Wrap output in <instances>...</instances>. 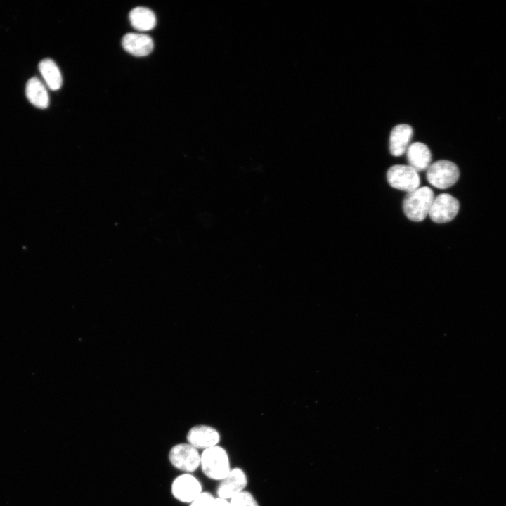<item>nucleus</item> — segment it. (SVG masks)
I'll return each instance as SVG.
<instances>
[{"label": "nucleus", "mask_w": 506, "mask_h": 506, "mask_svg": "<svg viewBox=\"0 0 506 506\" xmlns=\"http://www.w3.org/2000/svg\"><path fill=\"white\" fill-rule=\"evenodd\" d=\"M200 467L207 478L216 481L223 479L231 469L227 451L219 445L202 451Z\"/></svg>", "instance_id": "f257e3e1"}, {"label": "nucleus", "mask_w": 506, "mask_h": 506, "mask_svg": "<svg viewBox=\"0 0 506 506\" xmlns=\"http://www.w3.org/2000/svg\"><path fill=\"white\" fill-rule=\"evenodd\" d=\"M434 199V192L427 186L408 193L403 202L406 216L413 221H423L429 214Z\"/></svg>", "instance_id": "f03ea898"}, {"label": "nucleus", "mask_w": 506, "mask_h": 506, "mask_svg": "<svg viewBox=\"0 0 506 506\" xmlns=\"http://www.w3.org/2000/svg\"><path fill=\"white\" fill-rule=\"evenodd\" d=\"M460 171L453 162L441 160L432 163L427 171V179L434 187L446 189L458 180Z\"/></svg>", "instance_id": "7ed1b4c3"}, {"label": "nucleus", "mask_w": 506, "mask_h": 506, "mask_svg": "<svg viewBox=\"0 0 506 506\" xmlns=\"http://www.w3.org/2000/svg\"><path fill=\"white\" fill-rule=\"evenodd\" d=\"M171 464L185 473L195 472L200 465L199 450L188 443L174 445L169 450Z\"/></svg>", "instance_id": "20e7f679"}, {"label": "nucleus", "mask_w": 506, "mask_h": 506, "mask_svg": "<svg viewBox=\"0 0 506 506\" xmlns=\"http://www.w3.org/2000/svg\"><path fill=\"white\" fill-rule=\"evenodd\" d=\"M387 179L391 187L408 193L417 189L420 184L418 172L409 165L391 167L387 171Z\"/></svg>", "instance_id": "39448f33"}, {"label": "nucleus", "mask_w": 506, "mask_h": 506, "mask_svg": "<svg viewBox=\"0 0 506 506\" xmlns=\"http://www.w3.org/2000/svg\"><path fill=\"white\" fill-rule=\"evenodd\" d=\"M171 491L177 500L190 503L202 492V487L195 476L190 473H183L174 479Z\"/></svg>", "instance_id": "423d86ee"}, {"label": "nucleus", "mask_w": 506, "mask_h": 506, "mask_svg": "<svg viewBox=\"0 0 506 506\" xmlns=\"http://www.w3.org/2000/svg\"><path fill=\"white\" fill-rule=\"evenodd\" d=\"M460 208L458 200L448 193H442L434 197L429 216L436 223H445L452 221Z\"/></svg>", "instance_id": "0eeeda50"}, {"label": "nucleus", "mask_w": 506, "mask_h": 506, "mask_svg": "<svg viewBox=\"0 0 506 506\" xmlns=\"http://www.w3.org/2000/svg\"><path fill=\"white\" fill-rule=\"evenodd\" d=\"M247 483L248 480L245 472L239 467L233 468L220 481L216 488L217 497L231 500L235 495L245 491Z\"/></svg>", "instance_id": "6e6552de"}, {"label": "nucleus", "mask_w": 506, "mask_h": 506, "mask_svg": "<svg viewBox=\"0 0 506 506\" xmlns=\"http://www.w3.org/2000/svg\"><path fill=\"white\" fill-rule=\"evenodd\" d=\"M188 443L195 448L203 450L216 446L220 441V434L214 427L197 425L190 429L187 434Z\"/></svg>", "instance_id": "1a4fd4ad"}, {"label": "nucleus", "mask_w": 506, "mask_h": 506, "mask_svg": "<svg viewBox=\"0 0 506 506\" xmlns=\"http://www.w3.org/2000/svg\"><path fill=\"white\" fill-rule=\"evenodd\" d=\"M123 48L130 54L135 56H145L153 50L154 44L152 38L142 33H127L122 40Z\"/></svg>", "instance_id": "9d476101"}, {"label": "nucleus", "mask_w": 506, "mask_h": 506, "mask_svg": "<svg viewBox=\"0 0 506 506\" xmlns=\"http://www.w3.org/2000/svg\"><path fill=\"white\" fill-rule=\"evenodd\" d=\"M413 135L412 127L406 124L395 126L389 136V150L392 155L398 157L403 155L408 146Z\"/></svg>", "instance_id": "9b49d317"}, {"label": "nucleus", "mask_w": 506, "mask_h": 506, "mask_svg": "<svg viewBox=\"0 0 506 506\" xmlns=\"http://www.w3.org/2000/svg\"><path fill=\"white\" fill-rule=\"evenodd\" d=\"M408 165L416 171L427 170L431 164L432 154L429 148L421 142H415L406 150Z\"/></svg>", "instance_id": "f8f14e48"}, {"label": "nucleus", "mask_w": 506, "mask_h": 506, "mask_svg": "<svg viewBox=\"0 0 506 506\" xmlns=\"http://www.w3.org/2000/svg\"><path fill=\"white\" fill-rule=\"evenodd\" d=\"M25 93L29 101L34 106L44 109L49 105V97L46 86L37 77L30 78L25 86Z\"/></svg>", "instance_id": "ddd939ff"}, {"label": "nucleus", "mask_w": 506, "mask_h": 506, "mask_svg": "<svg viewBox=\"0 0 506 506\" xmlns=\"http://www.w3.org/2000/svg\"><path fill=\"white\" fill-rule=\"evenodd\" d=\"M129 20L134 28L145 32L149 31L156 25L155 13L145 7H136L129 13Z\"/></svg>", "instance_id": "4468645a"}, {"label": "nucleus", "mask_w": 506, "mask_h": 506, "mask_svg": "<svg viewBox=\"0 0 506 506\" xmlns=\"http://www.w3.org/2000/svg\"><path fill=\"white\" fill-rule=\"evenodd\" d=\"M39 70L50 89L55 91L61 87L62 75L58 67L53 60L50 58L42 60L39 64Z\"/></svg>", "instance_id": "2eb2a0df"}, {"label": "nucleus", "mask_w": 506, "mask_h": 506, "mask_svg": "<svg viewBox=\"0 0 506 506\" xmlns=\"http://www.w3.org/2000/svg\"><path fill=\"white\" fill-rule=\"evenodd\" d=\"M232 506H259L253 495L243 491L230 500Z\"/></svg>", "instance_id": "dca6fc26"}, {"label": "nucleus", "mask_w": 506, "mask_h": 506, "mask_svg": "<svg viewBox=\"0 0 506 506\" xmlns=\"http://www.w3.org/2000/svg\"><path fill=\"white\" fill-rule=\"evenodd\" d=\"M215 498L211 493L202 491L189 506H214Z\"/></svg>", "instance_id": "f3484780"}, {"label": "nucleus", "mask_w": 506, "mask_h": 506, "mask_svg": "<svg viewBox=\"0 0 506 506\" xmlns=\"http://www.w3.org/2000/svg\"><path fill=\"white\" fill-rule=\"evenodd\" d=\"M214 506H232V505L231 504L230 500L217 497L215 498Z\"/></svg>", "instance_id": "a211bd4d"}]
</instances>
